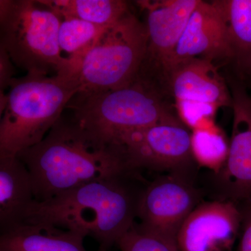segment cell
<instances>
[{"label":"cell","mask_w":251,"mask_h":251,"mask_svg":"<svg viewBox=\"0 0 251 251\" xmlns=\"http://www.w3.org/2000/svg\"><path fill=\"white\" fill-rule=\"evenodd\" d=\"M244 214L228 200L202 202L184 221L176 237L179 251H233Z\"/></svg>","instance_id":"11"},{"label":"cell","mask_w":251,"mask_h":251,"mask_svg":"<svg viewBox=\"0 0 251 251\" xmlns=\"http://www.w3.org/2000/svg\"><path fill=\"white\" fill-rule=\"evenodd\" d=\"M43 6L34 0H1L0 46L27 74L74 75L59 47L62 18Z\"/></svg>","instance_id":"5"},{"label":"cell","mask_w":251,"mask_h":251,"mask_svg":"<svg viewBox=\"0 0 251 251\" xmlns=\"http://www.w3.org/2000/svg\"><path fill=\"white\" fill-rule=\"evenodd\" d=\"M17 156L29 172L39 202L130 170L123 145L106 143L63 115L42 141Z\"/></svg>","instance_id":"2"},{"label":"cell","mask_w":251,"mask_h":251,"mask_svg":"<svg viewBox=\"0 0 251 251\" xmlns=\"http://www.w3.org/2000/svg\"><path fill=\"white\" fill-rule=\"evenodd\" d=\"M232 98V136L228 156L217 175L226 199L242 211L251 209V99L232 75H225Z\"/></svg>","instance_id":"10"},{"label":"cell","mask_w":251,"mask_h":251,"mask_svg":"<svg viewBox=\"0 0 251 251\" xmlns=\"http://www.w3.org/2000/svg\"><path fill=\"white\" fill-rule=\"evenodd\" d=\"M84 239L51 225L22 222L0 231V251H87Z\"/></svg>","instance_id":"14"},{"label":"cell","mask_w":251,"mask_h":251,"mask_svg":"<svg viewBox=\"0 0 251 251\" xmlns=\"http://www.w3.org/2000/svg\"><path fill=\"white\" fill-rule=\"evenodd\" d=\"M191 133L179 117L128 133L120 140L130 170L188 176L197 163Z\"/></svg>","instance_id":"7"},{"label":"cell","mask_w":251,"mask_h":251,"mask_svg":"<svg viewBox=\"0 0 251 251\" xmlns=\"http://www.w3.org/2000/svg\"><path fill=\"white\" fill-rule=\"evenodd\" d=\"M148 183L133 170L94 180L46 202L34 201L22 222L51 225L93 238L99 251H108L134 226Z\"/></svg>","instance_id":"1"},{"label":"cell","mask_w":251,"mask_h":251,"mask_svg":"<svg viewBox=\"0 0 251 251\" xmlns=\"http://www.w3.org/2000/svg\"><path fill=\"white\" fill-rule=\"evenodd\" d=\"M243 214L244 219L236 251H251V209Z\"/></svg>","instance_id":"23"},{"label":"cell","mask_w":251,"mask_h":251,"mask_svg":"<svg viewBox=\"0 0 251 251\" xmlns=\"http://www.w3.org/2000/svg\"><path fill=\"white\" fill-rule=\"evenodd\" d=\"M61 18H74L107 27L130 11L122 0H43L38 1Z\"/></svg>","instance_id":"16"},{"label":"cell","mask_w":251,"mask_h":251,"mask_svg":"<svg viewBox=\"0 0 251 251\" xmlns=\"http://www.w3.org/2000/svg\"><path fill=\"white\" fill-rule=\"evenodd\" d=\"M216 63L209 59L193 58L175 66L169 74L168 94L175 103L203 104L216 109L232 108L228 84Z\"/></svg>","instance_id":"13"},{"label":"cell","mask_w":251,"mask_h":251,"mask_svg":"<svg viewBox=\"0 0 251 251\" xmlns=\"http://www.w3.org/2000/svg\"><path fill=\"white\" fill-rule=\"evenodd\" d=\"M186 175L168 173L149 181L135 225L143 232L176 243L180 227L201 204V194ZM136 220V221H137Z\"/></svg>","instance_id":"9"},{"label":"cell","mask_w":251,"mask_h":251,"mask_svg":"<svg viewBox=\"0 0 251 251\" xmlns=\"http://www.w3.org/2000/svg\"><path fill=\"white\" fill-rule=\"evenodd\" d=\"M15 71L14 63L7 51L0 46V92H4L14 80Z\"/></svg>","instance_id":"22"},{"label":"cell","mask_w":251,"mask_h":251,"mask_svg":"<svg viewBox=\"0 0 251 251\" xmlns=\"http://www.w3.org/2000/svg\"><path fill=\"white\" fill-rule=\"evenodd\" d=\"M117 246L121 251H179L175 242L143 232L135 224Z\"/></svg>","instance_id":"20"},{"label":"cell","mask_w":251,"mask_h":251,"mask_svg":"<svg viewBox=\"0 0 251 251\" xmlns=\"http://www.w3.org/2000/svg\"><path fill=\"white\" fill-rule=\"evenodd\" d=\"M105 28L77 18H62L59 30V47L62 52L68 54L74 75H76L81 61Z\"/></svg>","instance_id":"18"},{"label":"cell","mask_w":251,"mask_h":251,"mask_svg":"<svg viewBox=\"0 0 251 251\" xmlns=\"http://www.w3.org/2000/svg\"><path fill=\"white\" fill-rule=\"evenodd\" d=\"M191 148L197 165L218 175L227 161L229 142L227 143L221 130L211 124L192 130Z\"/></svg>","instance_id":"19"},{"label":"cell","mask_w":251,"mask_h":251,"mask_svg":"<svg viewBox=\"0 0 251 251\" xmlns=\"http://www.w3.org/2000/svg\"><path fill=\"white\" fill-rule=\"evenodd\" d=\"M201 0L138 1L147 11L148 44L137 78L170 97L168 74L175 50Z\"/></svg>","instance_id":"8"},{"label":"cell","mask_w":251,"mask_h":251,"mask_svg":"<svg viewBox=\"0 0 251 251\" xmlns=\"http://www.w3.org/2000/svg\"><path fill=\"white\" fill-rule=\"evenodd\" d=\"M0 121V156L18 153L44 140L80 91L75 75L27 74L15 78Z\"/></svg>","instance_id":"3"},{"label":"cell","mask_w":251,"mask_h":251,"mask_svg":"<svg viewBox=\"0 0 251 251\" xmlns=\"http://www.w3.org/2000/svg\"><path fill=\"white\" fill-rule=\"evenodd\" d=\"M227 74L244 87L251 99V54L245 58L226 63Z\"/></svg>","instance_id":"21"},{"label":"cell","mask_w":251,"mask_h":251,"mask_svg":"<svg viewBox=\"0 0 251 251\" xmlns=\"http://www.w3.org/2000/svg\"><path fill=\"white\" fill-rule=\"evenodd\" d=\"M211 2L224 21L234 54L232 61L251 55V0H214Z\"/></svg>","instance_id":"17"},{"label":"cell","mask_w":251,"mask_h":251,"mask_svg":"<svg viewBox=\"0 0 251 251\" xmlns=\"http://www.w3.org/2000/svg\"><path fill=\"white\" fill-rule=\"evenodd\" d=\"M148 38L146 23L131 11L105 28L77 68V94L100 93L133 83L145 59Z\"/></svg>","instance_id":"6"},{"label":"cell","mask_w":251,"mask_h":251,"mask_svg":"<svg viewBox=\"0 0 251 251\" xmlns=\"http://www.w3.org/2000/svg\"><path fill=\"white\" fill-rule=\"evenodd\" d=\"M34 201L25 165L17 156H0V231L22 222Z\"/></svg>","instance_id":"15"},{"label":"cell","mask_w":251,"mask_h":251,"mask_svg":"<svg viewBox=\"0 0 251 251\" xmlns=\"http://www.w3.org/2000/svg\"><path fill=\"white\" fill-rule=\"evenodd\" d=\"M67 108L82 128L118 145L128 133L179 117L173 99L138 78L118 90L77 93Z\"/></svg>","instance_id":"4"},{"label":"cell","mask_w":251,"mask_h":251,"mask_svg":"<svg viewBox=\"0 0 251 251\" xmlns=\"http://www.w3.org/2000/svg\"><path fill=\"white\" fill-rule=\"evenodd\" d=\"M209 59L223 64L230 62L234 54L222 18L211 1L201 0L181 35L171 66L193 58ZM168 74V77H169Z\"/></svg>","instance_id":"12"}]
</instances>
